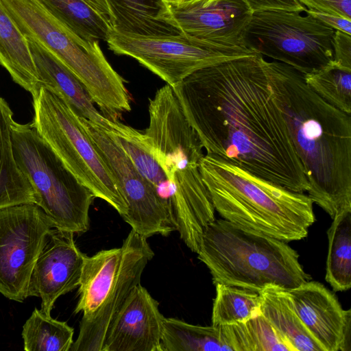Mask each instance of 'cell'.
<instances>
[{"label":"cell","instance_id":"6da1fadb","mask_svg":"<svg viewBox=\"0 0 351 351\" xmlns=\"http://www.w3.org/2000/svg\"><path fill=\"white\" fill-rule=\"evenodd\" d=\"M172 89L206 154L291 191H308L261 55L204 67Z\"/></svg>","mask_w":351,"mask_h":351},{"label":"cell","instance_id":"7a4b0ae2","mask_svg":"<svg viewBox=\"0 0 351 351\" xmlns=\"http://www.w3.org/2000/svg\"><path fill=\"white\" fill-rule=\"evenodd\" d=\"M265 66L273 99L302 163L313 203L332 219L351 210V117L306 83L304 74L278 61Z\"/></svg>","mask_w":351,"mask_h":351},{"label":"cell","instance_id":"3957f363","mask_svg":"<svg viewBox=\"0 0 351 351\" xmlns=\"http://www.w3.org/2000/svg\"><path fill=\"white\" fill-rule=\"evenodd\" d=\"M148 112L144 139L173 186L171 208L180 239L197 253L204 228L215 219L200 171L204 147L169 84L149 99Z\"/></svg>","mask_w":351,"mask_h":351},{"label":"cell","instance_id":"277c9868","mask_svg":"<svg viewBox=\"0 0 351 351\" xmlns=\"http://www.w3.org/2000/svg\"><path fill=\"white\" fill-rule=\"evenodd\" d=\"M200 171L215 210L245 230L289 242L306 237L315 221L313 202L304 193L208 154Z\"/></svg>","mask_w":351,"mask_h":351},{"label":"cell","instance_id":"5b68a950","mask_svg":"<svg viewBox=\"0 0 351 351\" xmlns=\"http://www.w3.org/2000/svg\"><path fill=\"white\" fill-rule=\"evenodd\" d=\"M197 258L213 282L259 292L267 285L285 289L311 280L287 242L245 230L226 219H214L204 228Z\"/></svg>","mask_w":351,"mask_h":351},{"label":"cell","instance_id":"8992f818","mask_svg":"<svg viewBox=\"0 0 351 351\" xmlns=\"http://www.w3.org/2000/svg\"><path fill=\"white\" fill-rule=\"evenodd\" d=\"M147 239L131 230L121 247L85 256L74 311L82 318L69 351H103L112 320L154 256Z\"/></svg>","mask_w":351,"mask_h":351},{"label":"cell","instance_id":"52a82bcc","mask_svg":"<svg viewBox=\"0 0 351 351\" xmlns=\"http://www.w3.org/2000/svg\"><path fill=\"white\" fill-rule=\"evenodd\" d=\"M26 37L45 47L80 80L106 117L131 110L124 80L110 64L99 41H86L57 20L39 0H1Z\"/></svg>","mask_w":351,"mask_h":351},{"label":"cell","instance_id":"ba28073f","mask_svg":"<svg viewBox=\"0 0 351 351\" xmlns=\"http://www.w3.org/2000/svg\"><path fill=\"white\" fill-rule=\"evenodd\" d=\"M13 152L16 163L36 197V205L56 229L77 234L89 228V209L95 198L65 166L29 123L13 120Z\"/></svg>","mask_w":351,"mask_h":351},{"label":"cell","instance_id":"9c48e42d","mask_svg":"<svg viewBox=\"0 0 351 351\" xmlns=\"http://www.w3.org/2000/svg\"><path fill=\"white\" fill-rule=\"evenodd\" d=\"M32 96L34 112L32 125L39 135L95 197L104 200L124 217L125 202L80 117L66 101L43 85Z\"/></svg>","mask_w":351,"mask_h":351},{"label":"cell","instance_id":"30bf717a","mask_svg":"<svg viewBox=\"0 0 351 351\" xmlns=\"http://www.w3.org/2000/svg\"><path fill=\"white\" fill-rule=\"evenodd\" d=\"M302 12L267 10L253 13L245 33L246 47L304 75L325 67L333 61L335 30Z\"/></svg>","mask_w":351,"mask_h":351},{"label":"cell","instance_id":"8fae6325","mask_svg":"<svg viewBox=\"0 0 351 351\" xmlns=\"http://www.w3.org/2000/svg\"><path fill=\"white\" fill-rule=\"evenodd\" d=\"M106 42L115 54L135 59L171 87L204 67L256 54L217 49L184 33L149 36L123 33L112 28Z\"/></svg>","mask_w":351,"mask_h":351},{"label":"cell","instance_id":"7c38bea8","mask_svg":"<svg viewBox=\"0 0 351 351\" xmlns=\"http://www.w3.org/2000/svg\"><path fill=\"white\" fill-rule=\"evenodd\" d=\"M80 119L114 178L127 206L123 219L132 230L147 239L154 234L166 237L177 230L171 210L139 173L114 136L86 119Z\"/></svg>","mask_w":351,"mask_h":351},{"label":"cell","instance_id":"4fadbf2b","mask_svg":"<svg viewBox=\"0 0 351 351\" xmlns=\"http://www.w3.org/2000/svg\"><path fill=\"white\" fill-rule=\"evenodd\" d=\"M55 228L35 204L0 209V293L22 302L27 298L34 266Z\"/></svg>","mask_w":351,"mask_h":351},{"label":"cell","instance_id":"5bb4252c","mask_svg":"<svg viewBox=\"0 0 351 351\" xmlns=\"http://www.w3.org/2000/svg\"><path fill=\"white\" fill-rule=\"evenodd\" d=\"M169 5L182 33L217 49L255 53L245 45L252 12L243 0H217L206 5Z\"/></svg>","mask_w":351,"mask_h":351},{"label":"cell","instance_id":"9a60e30c","mask_svg":"<svg viewBox=\"0 0 351 351\" xmlns=\"http://www.w3.org/2000/svg\"><path fill=\"white\" fill-rule=\"evenodd\" d=\"M74 233L53 228L34 266L27 295L41 298L47 316L57 299L79 287L86 254L75 245Z\"/></svg>","mask_w":351,"mask_h":351},{"label":"cell","instance_id":"2e32d148","mask_svg":"<svg viewBox=\"0 0 351 351\" xmlns=\"http://www.w3.org/2000/svg\"><path fill=\"white\" fill-rule=\"evenodd\" d=\"M306 328L324 351L350 350V310L322 283L309 280L285 289Z\"/></svg>","mask_w":351,"mask_h":351},{"label":"cell","instance_id":"e0dca14e","mask_svg":"<svg viewBox=\"0 0 351 351\" xmlns=\"http://www.w3.org/2000/svg\"><path fill=\"white\" fill-rule=\"evenodd\" d=\"M158 305L145 287L136 285L112 320L103 351H163L165 317Z\"/></svg>","mask_w":351,"mask_h":351},{"label":"cell","instance_id":"ac0fdd59","mask_svg":"<svg viewBox=\"0 0 351 351\" xmlns=\"http://www.w3.org/2000/svg\"><path fill=\"white\" fill-rule=\"evenodd\" d=\"M40 84L66 101L80 117L107 130L109 119L95 107L77 77L45 47L27 38Z\"/></svg>","mask_w":351,"mask_h":351},{"label":"cell","instance_id":"d6986e66","mask_svg":"<svg viewBox=\"0 0 351 351\" xmlns=\"http://www.w3.org/2000/svg\"><path fill=\"white\" fill-rule=\"evenodd\" d=\"M118 32L149 36L182 34L166 0H106Z\"/></svg>","mask_w":351,"mask_h":351},{"label":"cell","instance_id":"ffe728a7","mask_svg":"<svg viewBox=\"0 0 351 351\" xmlns=\"http://www.w3.org/2000/svg\"><path fill=\"white\" fill-rule=\"evenodd\" d=\"M258 293L261 313L294 351H324L300 318L285 289L271 285Z\"/></svg>","mask_w":351,"mask_h":351},{"label":"cell","instance_id":"44dd1931","mask_svg":"<svg viewBox=\"0 0 351 351\" xmlns=\"http://www.w3.org/2000/svg\"><path fill=\"white\" fill-rule=\"evenodd\" d=\"M13 112L0 95V209L36 204V193L14 158L11 126Z\"/></svg>","mask_w":351,"mask_h":351},{"label":"cell","instance_id":"7402d4cb","mask_svg":"<svg viewBox=\"0 0 351 351\" xmlns=\"http://www.w3.org/2000/svg\"><path fill=\"white\" fill-rule=\"evenodd\" d=\"M0 65L31 95L40 85L27 38L0 0Z\"/></svg>","mask_w":351,"mask_h":351},{"label":"cell","instance_id":"603a6c76","mask_svg":"<svg viewBox=\"0 0 351 351\" xmlns=\"http://www.w3.org/2000/svg\"><path fill=\"white\" fill-rule=\"evenodd\" d=\"M77 36L86 41L107 40L112 25L84 0H39Z\"/></svg>","mask_w":351,"mask_h":351},{"label":"cell","instance_id":"cb8c5ba5","mask_svg":"<svg viewBox=\"0 0 351 351\" xmlns=\"http://www.w3.org/2000/svg\"><path fill=\"white\" fill-rule=\"evenodd\" d=\"M327 234L325 279L333 291H345L351 287V210L332 219Z\"/></svg>","mask_w":351,"mask_h":351},{"label":"cell","instance_id":"d4e9b609","mask_svg":"<svg viewBox=\"0 0 351 351\" xmlns=\"http://www.w3.org/2000/svg\"><path fill=\"white\" fill-rule=\"evenodd\" d=\"M161 343L163 351H232L219 326H203L164 317Z\"/></svg>","mask_w":351,"mask_h":351},{"label":"cell","instance_id":"484cf974","mask_svg":"<svg viewBox=\"0 0 351 351\" xmlns=\"http://www.w3.org/2000/svg\"><path fill=\"white\" fill-rule=\"evenodd\" d=\"M218 326L232 351H294L261 313L244 322Z\"/></svg>","mask_w":351,"mask_h":351},{"label":"cell","instance_id":"4316f807","mask_svg":"<svg viewBox=\"0 0 351 351\" xmlns=\"http://www.w3.org/2000/svg\"><path fill=\"white\" fill-rule=\"evenodd\" d=\"M73 328L66 322L46 315L35 308L23 326V349L26 351H69Z\"/></svg>","mask_w":351,"mask_h":351},{"label":"cell","instance_id":"83f0119b","mask_svg":"<svg viewBox=\"0 0 351 351\" xmlns=\"http://www.w3.org/2000/svg\"><path fill=\"white\" fill-rule=\"evenodd\" d=\"M212 310V325H232L261 314L258 292L225 284H216Z\"/></svg>","mask_w":351,"mask_h":351},{"label":"cell","instance_id":"f1b7e54d","mask_svg":"<svg viewBox=\"0 0 351 351\" xmlns=\"http://www.w3.org/2000/svg\"><path fill=\"white\" fill-rule=\"evenodd\" d=\"M306 83L326 101L350 114L351 69L332 61L322 69L304 75Z\"/></svg>","mask_w":351,"mask_h":351},{"label":"cell","instance_id":"f546056e","mask_svg":"<svg viewBox=\"0 0 351 351\" xmlns=\"http://www.w3.org/2000/svg\"><path fill=\"white\" fill-rule=\"evenodd\" d=\"M306 9L330 13L351 20V0H298Z\"/></svg>","mask_w":351,"mask_h":351},{"label":"cell","instance_id":"4dcf8cb0","mask_svg":"<svg viewBox=\"0 0 351 351\" xmlns=\"http://www.w3.org/2000/svg\"><path fill=\"white\" fill-rule=\"evenodd\" d=\"M253 13L267 10L304 12L306 8L298 0H243Z\"/></svg>","mask_w":351,"mask_h":351},{"label":"cell","instance_id":"1f68e13d","mask_svg":"<svg viewBox=\"0 0 351 351\" xmlns=\"http://www.w3.org/2000/svg\"><path fill=\"white\" fill-rule=\"evenodd\" d=\"M333 61L351 69V35L335 30L332 38Z\"/></svg>","mask_w":351,"mask_h":351},{"label":"cell","instance_id":"d6a6232c","mask_svg":"<svg viewBox=\"0 0 351 351\" xmlns=\"http://www.w3.org/2000/svg\"><path fill=\"white\" fill-rule=\"evenodd\" d=\"M304 12L335 30H339L351 35V20L339 15L308 9H306Z\"/></svg>","mask_w":351,"mask_h":351},{"label":"cell","instance_id":"836d02e7","mask_svg":"<svg viewBox=\"0 0 351 351\" xmlns=\"http://www.w3.org/2000/svg\"><path fill=\"white\" fill-rule=\"evenodd\" d=\"M113 25L114 19L106 0H84Z\"/></svg>","mask_w":351,"mask_h":351},{"label":"cell","instance_id":"e575fe53","mask_svg":"<svg viewBox=\"0 0 351 351\" xmlns=\"http://www.w3.org/2000/svg\"><path fill=\"white\" fill-rule=\"evenodd\" d=\"M217 0H180L177 3H178V4H184V5H190V4H195V3H199L203 5H206L210 3H212Z\"/></svg>","mask_w":351,"mask_h":351},{"label":"cell","instance_id":"d590c367","mask_svg":"<svg viewBox=\"0 0 351 351\" xmlns=\"http://www.w3.org/2000/svg\"><path fill=\"white\" fill-rule=\"evenodd\" d=\"M180 0H167V1L169 3H177L178 1H179Z\"/></svg>","mask_w":351,"mask_h":351},{"label":"cell","instance_id":"8d00e7d4","mask_svg":"<svg viewBox=\"0 0 351 351\" xmlns=\"http://www.w3.org/2000/svg\"><path fill=\"white\" fill-rule=\"evenodd\" d=\"M167 1V0H166Z\"/></svg>","mask_w":351,"mask_h":351}]
</instances>
